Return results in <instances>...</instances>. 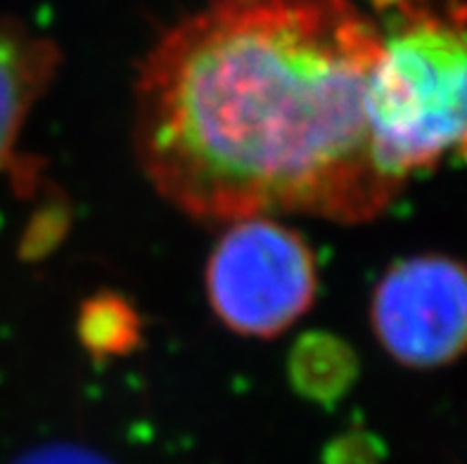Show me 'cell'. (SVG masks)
Listing matches in <instances>:
<instances>
[{
  "label": "cell",
  "instance_id": "obj_1",
  "mask_svg": "<svg viewBox=\"0 0 467 464\" xmlns=\"http://www.w3.org/2000/svg\"><path fill=\"white\" fill-rule=\"evenodd\" d=\"M379 47V26L354 0H213L166 31L138 71L142 173L207 223L373 221L401 190L368 126Z\"/></svg>",
  "mask_w": 467,
  "mask_h": 464
},
{
  "label": "cell",
  "instance_id": "obj_2",
  "mask_svg": "<svg viewBox=\"0 0 467 464\" xmlns=\"http://www.w3.org/2000/svg\"><path fill=\"white\" fill-rule=\"evenodd\" d=\"M389 15L368 81L379 169L401 182L467 154V29L415 0H378Z\"/></svg>",
  "mask_w": 467,
  "mask_h": 464
},
{
  "label": "cell",
  "instance_id": "obj_3",
  "mask_svg": "<svg viewBox=\"0 0 467 464\" xmlns=\"http://www.w3.org/2000/svg\"><path fill=\"white\" fill-rule=\"evenodd\" d=\"M318 268L296 230L268 216L233 221L213 244L207 294L225 327L244 336H275L311 308Z\"/></svg>",
  "mask_w": 467,
  "mask_h": 464
},
{
  "label": "cell",
  "instance_id": "obj_4",
  "mask_svg": "<svg viewBox=\"0 0 467 464\" xmlns=\"http://www.w3.org/2000/svg\"><path fill=\"white\" fill-rule=\"evenodd\" d=\"M370 323L406 367L456 363L467 353V265L444 253L397 261L375 287Z\"/></svg>",
  "mask_w": 467,
  "mask_h": 464
},
{
  "label": "cell",
  "instance_id": "obj_5",
  "mask_svg": "<svg viewBox=\"0 0 467 464\" xmlns=\"http://www.w3.org/2000/svg\"><path fill=\"white\" fill-rule=\"evenodd\" d=\"M59 67L53 41L22 22L0 17V170L15 159V145L31 109L50 88Z\"/></svg>",
  "mask_w": 467,
  "mask_h": 464
},
{
  "label": "cell",
  "instance_id": "obj_6",
  "mask_svg": "<svg viewBox=\"0 0 467 464\" xmlns=\"http://www.w3.org/2000/svg\"><path fill=\"white\" fill-rule=\"evenodd\" d=\"M351 370L354 363L349 360V351L326 339L304 341L295 358L296 387L311 398L330 400L342 394Z\"/></svg>",
  "mask_w": 467,
  "mask_h": 464
},
{
  "label": "cell",
  "instance_id": "obj_7",
  "mask_svg": "<svg viewBox=\"0 0 467 464\" xmlns=\"http://www.w3.org/2000/svg\"><path fill=\"white\" fill-rule=\"evenodd\" d=\"M138 320L124 301L100 296L86 306L81 317V336L95 353H121L133 346Z\"/></svg>",
  "mask_w": 467,
  "mask_h": 464
},
{
  "label": "cell",
  "instance_id": "obj_8",
  "mask_svg": "<svg viewBox=\"0 0 467 464\" xmlns=\"http://www.w3.org/2000/svg\"><path fill=\"white\" fill-rule=\"evenodd\" d=\"M12 464H114L105 455L95 453L86 446L77 443L55 441L46 446H36L17 458Z\"/></svg>",
  "mask_w": 467,
  "mask_h": 464
}]
</instances>
